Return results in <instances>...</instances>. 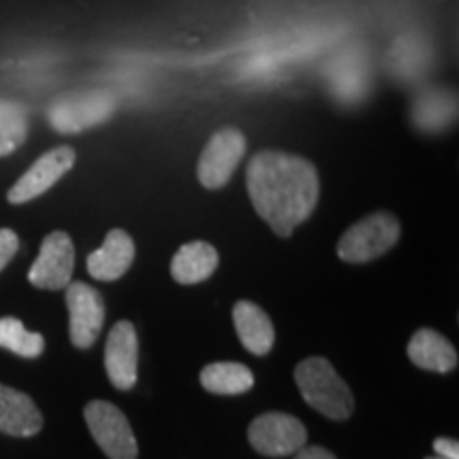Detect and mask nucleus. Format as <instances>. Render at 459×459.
Wrapping results in <instances>:
<instances>
[{"label":"nucleus","mask_w":459,"mask_h":459,"mask_svg":"<svg viewBox=\"0 0 459 459\" xmlns=\"http://www.w3.org/2000/svg\"><path fill=\"white\" fill-rule=\"evenodd\" d=\"M247 192L257 215L277 237L291 232L313 215L319 200V175L311 160L266 149L247 164Z\"/></svg>","instance_id":"f257e3e1"},{"label":"nucleus","mask_w":459,"mask_h":459,"mask_svg":"<svg viewBox=\"0 0 459 459\" xmlns=\"http://www.w3.org/2000/svg\"><path fill=\"white\" fill-rule=\"evenodd\" d=\"M296 385L307 404L332 421L353 415V394L325 358H307L296 366Z\"/></svg>","instance_id":"f03ea898"},{"label":"nucleus","mask_w":459,"mask_h":459,"mask_svg":"<svg viewBox=\"0 0 459 459\" xmlns=\"http://www.w3.org/2000/svg\"><path fill=\"white\" fill-rule=\"evenodd\" d=\"M400 221L398 217L378 211L358 223H353L338 240V257L349 264L372 262L383 254H387L400 240Z\"/></svg>","instance_id":"7ed1b4c3"},{"label":"nucleus","mask_w":459,"mask_h":459,"mask_svg":"<svg viewBox=\"0 0 459 459\" xmlns=\"http://www.w3.org/2000/svg\"><path fill=\"white\" fill-rule=\"evenodd\" d=\"M115 107H117V100L105 90L74 91V94L62 96L51 105L49 124L57 132L74 134V132L108 122Z\"/></svg>","instance_id":"20e7f679"},{"label":"nucleus","mask_w":459,"mask_h":459,"mask_svg":"<svg viewBox=\"0 0 459 459\" xmlns=\"http://www.w3.org/2000/svg\"><path fill=\"white\" fill-rule=\"evenodd\" d=\"M90 434L108 459H136L139 445L128 417L117 406L105 400H94L83 411Z\"/></svg>","instance_id":"39448f33"},{"label":"nucleus","mask_w":459,"mask_h":459,"mask_svg":"<svg viewBox=\"0 0 459 459\" xmlns=\"http://www.w3.org/2000/svg\"><path fill=\"white\" fill-rule=\"evenodd\" d=\"M247 139L238 128H221L211 136L198 160V181L206 189H221L243 162Z\"/></svg>","instance_id":"423d86ee"},{"label":"nucleus","mask_w":459,"mask_h":459,"mask_svg":"<svg viewBox=\"0 0 459 459\" xmlns=\"http://www.w3.org/2000/svg\"><path fill=\"white\" fill-rule=\"evenodd\" d=\"M307 428L287 412H264L249 426V443L260 455L287 457L307 446Z\"/></svg>","instance_id":"0eeeda50"},{"label":"nucleus","mask_w":459,"mask_h":459,"mask_svg":"<svg viewBox=\"0 0 459 459\" xmlns=\"http://www.w3.org/2000/svg\"><path fill=\"white\" fill-rule=\"evenodd\" d=\"M74 271V247L66 232L45 237L39 257L34 260L28 281L39 290H66Z\"/></svg>","instance_id":"6e6552de"},{"label":"nucleus","mask_w":459,"mask_h":459,"mask_svg":"<svg viewBox=\"0 0 459 459\" xmlns=\"http://www.w3.org/2000/svg\"><path fill=\"white\" fill-rule=\"evenodd\" d=\"M66 307L71 315V341L74 347L88 349L99 338L102 324H105V300L100 291L88 283H68L66 285Z\"/></svg>","instance_id":"1a4fd4ad"},{"label":"nucleus","mask_w":459,"mask_h":459,"mask_svg":"<svg viewBox=\"0 0 459 459\" xmlns=\"http://www.w3.org/2000/svg\"><path fill=\"white\" fill-rule=\"evenodd\" d=\"M105 368L113 387L130 392L139 378V336L130 321H117L108 332Z\"/></svg>","instance_id":"9d476101"},{"label":"nucleus","mask_w":459,"mask_h":459,"mask_svg":"<svg viewBox=\"0 0 459 459\" xmlns=\"http://www.w3.org/2000/svg\"><path fill=\"white\" fill-rule=\"evenodd\" d=\"M74 149L73 147H56L51 152L45 153L34 162L30 169L26 170V175H22V179L9 189L7 198L11 204H24L30 203L37 196L48 192L56 186L62 177L74 166Z\"/></svg>","instance_id":"9b49d317"},{"label":"nucleus","mask_w":459,"mask_h":459,"mask_svg":"<svg viewBox=\"0 0 459 459\" xmlns=\"http://www.w3.org/2000/svg\"><path fill=\"white\" fill-rule=\"evenodd\" d=\"M134 240L128 232L115 228L107 234L105 243L100 249L91 251L88 255V273L96 281H117L128 273V268L134 262Z\"/></svg>","instance_id":"f8f14e48"},{"label":"nucleus","mask_w":459,"mask_h":459,"mask_svg":"<svg viewBox=\"0 0 459 459\" xmlns=\"http://www.w3.org/2000/svg\"><path fill=\"white\" fill-rule=\"evenodd\" d=\"M43 415L30 395L0 383V432L9 436H34L41 432Z\"/></svg>","instance_id":"ddd939ff"},{"label":"nucleus","mask_w":459,"mask_h":459,"mask_svg":"<svg viewBox=\"0 0 459 459\" xmlns=\"http://www.w3.org/2000/svg\"><path fill=\"white\" fill-rule=\"evenodd\" d=\"M234 328L249 353L264 358L271 353L274 344V325L271 317L264 313V308L249 300H240L234 304Z\"/></svg>","instance_id":"4468645a"},{"label":"nucleus","mask_w":459,"mask_h":459,"mask_svg":"<svg viewBox=\"0 0 459 459\" xmlns=\"http://www.w3.org/2000/svg\"><path fill=\"white\" fill-rule=\"evenodd\" d=\"M220 264V254L206 240H192L179 247L170 262V274L177 283L196 285L209 277H213Z\"/></svg>","instance_id":"2eb2a0df"},{"label":"nucleus","mask_w":459,"mask_h":459,"mask_svg":"<svg viewBox=\"0 0 459 459\" xmlns=\"http://www.w3.org/2000/svg\"><path fill=\"white\" fill-rule=\"evenodd\" d=\"M409 358L417 368L429 372H451L457 366V351L440 332L423 328L412 334Z\"/></svg>","instance_id":"dca6fc26"},{"label":"nucleus","mask_w":459,"mask_h":459,"mask_svg":"<svg viewBox=\"0 0 459 459\" xmlns=\"http://www.w3.org/2000/svg\"><path fill=\"white\" fill-rule=\"evenodd\" d=\"M200 383L209 394L240 395L254 387V372L238 361H215L200 372Z\"/></svg>","instance_id":"f3484780"},{"label":"nucleus","mask_w":459,"mask_h":459,"mask_svg":"<svg viewBox=\"0 0 459 459\" xmlns=\"http://www.w3.org/2000/svg\"><path fill=\"white\" fill-rule=\"evenodd\" d=\"M0 347L20 358H39L45 349V338L37 332L26 330L20 319L3 317L0 319Z\"/></svg>","instance_id":"a211bd4d"},{"label":"nucleus","mask_w":459,"mask_h":459,"mask_svg":"<svg viewBox=\"0 0 459 459\" xmlns=\"http://www.w3.org/2000/svg\"><path fill=\"white\" fill-rule=\"evenodd\" d=\"M28 136L26 108L15 100H0V158L13 153Z\"/></svg>","instance_id":"6ab92c4d"},{"label":"nucleus","mask_w":459,"mask_h":459,"mask_svg":"<svg viewBox=\"0 0 459 459\" xmlns=\"http://www.w3.org/2000/svg\"><path fill=\"white\" fill-rule=\"evenodd\" d=\"M17 249H20V238H17V234L13 232V230H9V228L0 230V271H3V268L7 266L11 260H13Z\"/></svg>","instance_id":"aec40b11"},{"label":"nucleus","mask_w":459,"mask_h":459,"mask_svg":"<svg viewBox=\"0 0 459 459\" xmlns=\"http://www.w3.org/2000/svg\"><path fill=\"white\" fill-rule=\"evenodd\" d=\"M436 455L443 459H459V445L453 438H436L434 440Z\"/></svg>","instance_id":"412c9836"},{"label":"nucleus","mask_w":459,"mask_h":459,"mask_svg":"<svg viewBox=\"0 0 459 459\" xmlns=\"http://www.w3.org/2000/svg\"><path fill=\"white\" fill-rule=\"evenodd\" d=\"M296 459H336L328 449L324 446H302L296 453Z\"/></svg>","instance_id":"4be33fe9"},{"label":"nucleus","mask_w":459,"mask_h":459,"mask_svg":"<svg viewBox=\"0 0 459 459\" xmlns=\"http://www.w3.org/2000/svg\"><path fill=\"white\" fill-rule=\"evenodd\" d=\"M426 459H443V457H438V455H436V457H426Z\"/></svg>","instance_id":"5701e85b"}]
</instances>
